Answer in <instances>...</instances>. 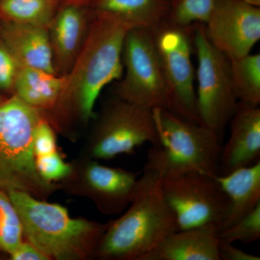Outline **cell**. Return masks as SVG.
Returning a JSON list of instances; mask_svg holds the SVG:
<instances>
[{
    "label": "cell",
    "mask_w": 260,
    "mask_h": 260,
    "mask_svg": "<svg viewBox=\"0 0 260 260\" xmlns=\"http://www.w3.org/2000/svg\"><path fill=\"white\" fill-rule=\"evenodd\" d=\"M215 177L189 172L160 179L162 193L175 214L179 230L208 224H215L220 230L230 201Z\"/></svg>",
    "instance_id": "obj_10"
},
{
    "label": "cell",
    "mask_w": 260,
    "mask_h": 260,
    "mask_svg": "<svg viewBox=\"0 0 260 260\" xmlns=\"http://www.w3.org/2000/svg\"><path fill=\"white\" fill-rule=\"evenodd\" d=\"M70 164L69 175L59 182L67 194L88 198L107 215H116L128 208L138 184L137 174L102 165L99 160L83 155Z\"/></svg>",
    "instance_id": "obj_11"
},
{
    "label": "cell",
    "mask_w": 260,
    "mask_h": 260,
    "mask_svg": "<svg viewBox=\"0 0 260 260\" xmlns=\"http://www.w3.org/2000/svg\"><path fill=\"white\" fill-rule=\"evenodd\" d=\"M194 25L180 26L164 20L153 32L170 94L171 110L200 123L194 86L196 74L191 61Z\"/></svg>",
    "instance_id": "obj_9"
},
{
    "label": "cell",
    "mask_w": 260,
    "mask_h": 260,
    "mask_svg": "<svg viewBox=\"0 0 260 260\" xmlns=\"http://www.w3.org/2000/svg\"><path fill=\"white\" fill-rule=\"evenodd\" d=\"M122 77L114 95L153 109H172L153 30L133 28L126 32L122 51Z\"/></svg>",
    "instance_id": "obj_8"
},
{
    "label": "cell",
    "mask_w": 260,
    "mask_h": 260,
    "mask_svg": "<svg viewBox=\"0 0 260 260\" xmlns=\"http://www.w3.org/2000/svg\"><path fill=\"white\" fill-rule=\"evenodd\" d=\"M242 1L247 3V4L252 5V6L260 8V0H242Z\"/></svg>",
    "instance_id": "obj_31"
},
{
    "label": "cell",
    "mask_w": 260,
    "mask_h": 260,
    "mask_svg": "<svg viewBox=\"0 0 260 260\" xmlns=\"http://www.w3.org/2000/svg\"><path fill=\"white\" fill-rule=\"evenodd\" d=\"M93 120L82 155L87 158L110 160L133 153L146 143L158 144L152 109L115 95Z\"/></svg>",
    "instance_id": "obj_6"
},
{
    "label": "cell",
    "mask_w": 260,
    "mask_h": 260,
    "mask_svg": "<svg viewBox=\"0 0 260 260\" xmlns=\"http://www.w3.org/2000/svg\"><path fill=\"white\" fill-rule=\"evenodd\" d=\"M232 243L220 240L218 254L220 260H259V256L249 254L233 245Z\"/></svg>",
    "instance_id": "obj_28"
},
{
    "label": "cell",
    "mask_w": 260,
    "mask_h": 260,
    "mask_svg": "<svg viewBox=\"0 0 260 260\" xmlns=\"http://www.w3.org/2000/svg\"><path fill=\"white\" fill-rule=\"evenodd\" d=\"M158 144L152 145L144 170L160 177L189 172L218 175L221 140L213 129L170 109H152Z\"/></svg>",
    "instance_id": "obj_4"
},
{
    "label": "cell",
    "mask_w": 260,
    "mask_h": 260,
    "mask_svg": "<svg viewBox=\"0 0 260 260\" xmlns=\"http://www.w3.org/2000/svg\"><path fill=\"white\" fill-rule=\"evenodd\" d=\"M43 117L14 94L0 103V190L24 191L47 200L60 189L59 183L44 180L36 167L32 140Z\"/></svg>",
    "instance_id": "obj_5"
},
{
    "label": "cell",
    "mask_w": 260,
    "mask_h": 260,
    "mask_svg": "<svg viewBox=\"0 0 260 260\" xmlns=\"http://www.w3.org/2000/svg\"><path fill=\"white\" fill-rule=\"evenodd\" d=\"M219 239L224 242L250 244L260 238V203L237 223L219 232Z\"/></svg>",
    "instance_id": "obj_24"
},
{
    "label": "cell",
    "mask_w": 260,
    "mask_h": 260,
    "mask_svg": "<svg viewBox=\"0 0 260 260\" xmlns=\"http://www.w3.org/2000/svg\"><path fill=\"white\" fill-rule=\"evenodd\" d=\"M59 1H60L61 4H64V3H73V4L87 5V6H89V5L91 4L93 0H59Z\"/></svg>",
    "instance_id": "obj_30"
},
{
    "label": "cell",
    "mask_w": 260,
    "mask_h": 260,
    "mask_svg": "<svg viewBox=\"0 0 260 260\" xmlns=\"http://www.w3.org/2000/svg\"><path fill=\"white\" fill-rule=\"evenodd\" d=\"M219 232L215 224L177 231L140 260H220Z\"/></svg>",
    "instance_id": "obj_15"
},
{
    "label": "cell",
    "mask_w": 260,
    "mask_h": 260,
    "mask_svg": "<svg viewBox=\"0 0 260 260\" xmlns=\"http://www.w3.org/2000/svg\"><path fill=\"white\" fill-rule=\"evenodd\" d=\"M215 0H168L169 10L166 20L180 26L204 25Z\"/></svg>",
    "instance_id": "obj_22"
},
{
    "label": "cell",
    "mask_w": 260,
    "mask_h": 260,
    "mask_svg": "<svg viewBox=\"0 0 260 260\" xmlns=\"http://www.w3.org/2000/svg\"><path fill=\"white\" fill-rule=\"evenodd\" d=\"M133 27L107 13H94L86 42L64 78L59 100L44 118L70 138L93 120L95 103L104 88L122 77V51Z\"/></svg>",
    "instance_id": "obj_1"
},
{
    "label": "cell",
    "mask_w": 260,
    "mask_h": 260,
    "mask_svg": "<svg viewBox=\"0 0 260 260\" xmlns=\"http://www.w3.org/2000/svg\"><path fill=\"white\" fill-rule=\"evenodd\" d=\"M210 42L229 59L250 54L260 39V8L242 0H215L204 24Z\"/></svg>",
    "instance_id": "obj_12"
},
{
    "label": "cell",
    "mask_w": 260,
    "mask_h": 260,
    "mask_svg": "<svg viewBox=\"0 0 260 260\" xmlns=\"http://www.w3.org/2000/svg\"><path fill=\"white\" fill-rule=\"evenodd\" d=\"M93 17V10L87 5L59 6L48 28L56 75L64 77L70 73L86 42Z\"/></svg>",
    "instance_id": "obj_13"
},
{
    "label": "cell",
    "mask_w": 260,
    "mask_h": 260,
    "mask_svg": "<svg viewBox=\"0 0 260 260\" xmlns=\"http://www.w3.org/2000/svg\"><path fill=\"white\" fill-rule=\"evenodd\" d=\"M64 78L20 65L13 94L44 114L55 107L62 91Z\"/></svg>",
    "instance_id": "obj_18"
},
{
    "label": "cell",
    "mask_w": 260,
    "mask_h": 260,
    "mask_svg": "<svg viewBox=\"0 0 260 260\" xmlns=\"http://www.w3.org/2000/svg\"><path fill=\"white\" fill-rule=\"evenodd\" d=\"M35 162L39 175L47 182H60L71 171V164L65 162L58 150L35 157Z\"/></svg>",
    "instance_id": "obj_25"
},
{
    "label": "cell",
    "mask_w": 260,
    "mask_h": 260,
    "mask_svg": "<svg viewBox=\"0 0 260 260\" xmlns=\"http://www.w3.org/2000/svg\"><path fill=\"white\" fill-rule=\"evenodd\" d=\"M230 59L233 88L238 101L245 105L260 104V54Z\"/></svg>",
    "instance_id": "obj_21"
},
{
    "label": "cell",
    "mask_w": 260,
    "mask_h": 260,
    "mask_svg": "<svg viewBox=\"0 0 260 260\" xmlns=\"http://www.w3.org/2000/svg\"><path fill=\"white\" fill-rule=\"evenodd\" d=\"M9 255L12 260H50L28 241H23Z\"/></svg>",
    "instance_id": "obj_29"
},
{
    "label": "cell",
    "mask_w": 260,
    "mask_h": 260,
    "mask_svg": "<svg viewBox=\"0 0 260 260\" xmlns=\"http://www.w3.org/2000/svg\"><path fill=\"white\" fill-rule=\"evenodd\" d=\"M4 100L5 99H3V96H2L1 95H0V103L3 102Z\"/></svg>",
    "instance_id": "obj_32"
},
{
    "label": "cell",
    "mask_w": 260,
    "mask_h": 260,
    "mask_svg": "<svg viewBox=\"0 0 260 260\" xmlns=\"http://www.w3.org/2000/svg\"><path fill=\"white\" fill-rule=\"evenodd\" d=\"M0 23H1V18H0Z\"/></svg>",
    "instance_id": "obj_33"
},
{
    "label": "cell",
    "mask_w": 260,
    "mask_h": 260,
    "mask_svg": "<svg viewBox=\"0 0 260 260\" xmlns=\"http://www.w3.org/2000/svg\"><path fill=\"white\" fill-rule=\"evenodd\" d=\"M94 13H107L133 28L153 29L167 19L168 0H93L89 5Z\"/></svg>",
    "instance_id": "obj_19"
},
{
    "label": "cell",
    "mask_w": 260,
    "mask_h": 260,
    "mask_svg": "<svg viewBox=\"0 0 260 260\" xmlns=\"http://www.w3.org/2000/svg\"><path fill=\"white\" fill-rule=\"evenodd\" d=\"M8 194L21 220L24 238L49 259H93L109 222L72 218L62 205L24 191Z\"/></svg>",
    "instance_id": "obj_3"
},
{
    "label": "cell",
    "mask_w": 260,
    "mask_h": 260,
    "mask_svg": "<svg viewBox=\"0 0 260 260\" xmlns=\"http://www.w3.org/2000/svg\"><path fill=\"white\" fill-rule=\"evenodd\" d=\"M215 177L230 201L226 218L220 229L222 230L237 223L259 204L260 160Z\"/></svg>",
    "instance_id": "obj_17"
},
{
    "label": "cell",
    "mask_w": 260,
    "mask_h": 260,
    "mask_svg": "<svg viewBox=\"0 0 260 260\" xmlns=\"http://www.w3.org/2000/svg\"><path fill=\"white\" fill-rule=\"evenodd\" d=\"M19 67L14 56L0 41V90L13 93Z\"/></svg>",
    "instance_id": "obj_27"
},
{
    "label": "cell",
    "mask_w": 260,
    "mask_h": 260,
    "mask_svg": "<svg viewBox=\"0 0 260 260\" xmlns=\"http://www.w3.org/2000/svg\"><path fill=\"white\" fill-rule=\"evenodd\" d=\"M194 49L198 56V119L200 124L215 132L222 141L225 127L239 105L233 88L230 59L210 42L203 24L194 25Z\"/></svg>",
    "instance_id": "obj_7"
},
{
    "label": "cell",
    "mask_w": 260,
    "mask_h": 260,
    "mask_svg": "<svg viewBox=\"0 0 260 260\" xmlns=\"http://www.w3.org/2000/svg\"><path fill=\"white\" fill-rule=\"evenodd\" d=\"M0 41L20 66L56 74L47 28L1 20Z\"/></svg>",
    "instance_id": "obj_16"
},
{
    "label": "cell",
    "mask_w": 260,
    "mask_h": 260,
    "mask_svg": "<svg viewBox=\"0 0 260 260\" xmlns=\"http://www.w3.org/2000/svg\"><path fill=\"white\" fill-rule=\"evenodd\" d=\"M23 225L8 193L0 190V250L10 254L23 241Z\"/></svg>",
    "instance_id": "obj_23"
},
{
    "label": "cell",
    "mask_w": 260,
    "mask_h": 260,
    "mask_svg": "<svg viewBox=\"0 0 260 260\" xmlns=\"http://www.w3.org/2000/svg\"><path fill=\"white\" fill-rule=\"evenodd\" d=\"M60 5L59 0H0V18L48 29Z\"/></svg>",
    "instance_id": "obj_20"
},
{
    "label": "cell",
    "mask_w": 260,
    "mask_h": 260,
    "mask_svg": "<svg viewBox=\"0 0 260 260\" xmlns=\"http://www.w3.org/2000/svg\"><path fill=\"white\" fill-rule=\"evenodd\" d=\"M231 133L219 162L218 175H225L260 160V108L239 102L230 121Z\"/></svg>",
    "instance_id": "obj_14"
},
{
    "label": "cell",
    "mask_w": 260,
    "mask_h": 260,
    "mask_svg": "<svg viewBox=\"0 0 260 260\" xmlns=\"http://www.w3.org/2000/svg\"><path fill=\"white\" fill-rule=\"evenodd\" d=\"M179 230L175 214L162 193L160 177L144 170L127 210L109 222L93 259L140 260Z\"/></svg>",
    "instance_id": "obj_2"
},
{
    "label": "cell",
    "mask_w": 260,
    "mask_h": 260,
    "mask_svg": "<svg viewBox=\"0 0 260 260\" xmlns=\"http://www.w3.org/2000/svg\"><path fill=\"white\" fill-rule=\"evenodd\" d=\"M55 132L50 123L43 117L34 131L32 146L35 157L57 150Z\"/></svg>",
    "instance_id": "obj_26"
}]
</instances>
